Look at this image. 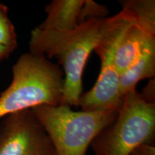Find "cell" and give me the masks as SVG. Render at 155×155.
I'll return each instance as SVG.
<instances>
[{
  "label": "cell",
  "instance_id": "1",
  "mask_svg": "<svg viewBox=\"0 0 155 155\" xmlns=\"http://www.w3.org/2000/svg\"><path fill=\"white\" fill-rule=\"evenodd\" d=\"M113 16L81 24L68 32L40 30L31 32L30 53L55 58L63 66L65 78L62 104L78 106L83 94V73L93 50L111 26ZM63 73V74H64Z\"/></svg>",
  "mask_w": 155,
  "mask_h": 155
},
{
  "label": "cell",
  "instance_id": "2",
  "mask_svg": "<svg viewBox=\"0 0 155 155\" xmlns=\"http://www.w3.org/2000/svg\"><path fill=\"white\" fill-rule=\"evenodd\" d=\"M63 72L43 55L22 54L12 67L10 85L0 95V119L42 105L62 104Z\"/></svg>",
  "mask_w": 155,
  "mask_h": 155
},
{
  "label": "cell",
  "instance_id": "3",
  "mask_svg": "<svg viewBox=\"0 0 155 155\" xmlns=\"http://www.w3.org/2000/svg\"><path fill=\"white\" fill-rule=\"evenodd\" d=\"M32 110L49 137L56 155H86L96 136L116 119L119 108L75 111L61 104L39 106Z\"/></svg>",
  "mask_w": 155,
  "mask_h": 155
},
{
  "label": "cell",
  "instance_id": "4",
  "mask_svg": "<svg viewBox=\"0 0 155 155\" xmlns=\"http://www.w3.org/2000/svg\"><path fill=\"white\" fill-rule=\"evenodd\" d=\"M155 104L147 103L137 91L123 96L116 119L92 141L95 155H130L144 144H154Z\"/></svg>",
  "mask_w": 155,
  "mask_h": 155
},
{
  "label": "cell",
  "instance_id": "5",
  "mask_svg": "<svg viewBox=\"0 0 155 155\" xmlns=\"http://www.w3.org/2000/svg\"><path fill=\"white\" fill-rule=\"evenodd\" d=\"M125 30L115 28L104 35L95 49L101 60V71L94 86L81 94L78 106L82 111H99L120 108L122 98L120 93V74L114 61V53Z\"/></svg>",
  "mask_w": 155,
  "mask_h": 155
},
{
  "label": "cell",
  "instance_id": "6",
  "mask_svg": "<svg viewBox=\"0 0 155 155\" xmlns=\"http://www.w3.org/2000/svg\"><path fill=\"white\" fill-rule=\"evenodd\" d=\"M0 155H56L32 109L9 114L0 121Z\"/></svg>",
  "mask_w": 155,
  "mask_h": 155
},
{
  "label": "cell",
  "instance_id": "7",
  "mask_svg": "<svg viewBox=\"0 0 155 155\" xmlns=\"http://www.w3.org/2000/svg\"><path fill=\"white\" fill-rule=\"evenodd\" d=\"M154 35L147 32L135 23L129 25L120 38L114 53V61L119 74L126 71L140 55Z\"/></svg>",
  "mask_w": 155,
  "mask_h": 155
},
{
  "label": "cell",
  "instance_id": "8",
  "mask_svg": "<svg viewBox=\"0 0 155 155\" xmlns=\"http://www.w3.org/2000/svg\"><path fill=\"white\" fill-rule=\"evenodd\" d=\"M84 0H53L45 7V19L40 30L68 32L78 25L79 13Z\"/></svg>",
  "mask_w": 155,
  "mask_h": 155
},
{
  "label": "cell",
  "instance_id": "9",
  "mask_svg": "<svg viewBox=\"0 0 155 155\" xmlns=\"http://www.w3.org/2000/svg\"><path fill=\"white\" fill-rule=\"evenodd\" d=\"M155 75V39L146 45L139 58L130 67L120 74V93L123 96L136 90L138 83L154 78Z\"/></svg>",
  "mask_w": 155,
  "mask_h": 155
},
{
  "label": "cell",
  "instance_id": "10",
  "mask_svg": "<svg viewBox=\"0 0 155 155\" xmlns=\"http://www.w3.org/2000/svg\"><path fill=\"white\" fill-rule=\"evenodd\" d=\"M122 9L129 12L136 24L149 33L155 35L154 0H124L119 1Z\"/></svg>",
  "mask_w": 155,
  "mask_h": 155
},
{
  "label": "cell",
  "instance_id": "11",
  "mask_svg": "<svg viewBox=\"0 0 155 155\" xmlns=\"http://www.w3.org/2000/svg\"><path fill=\"white\" fill-rule=\"evenodd\" d=\"M8 11L7 6L0 3V45L15 50L17 47V34L14 25L9 17Z\"/></svg>",
  "mask_w": 155,
  "mask_h": 155
},
{
  "label": "cell",
  "instance_id": "12",
  "mask_svg": "<svg viewBox=\"0 0 155 155\" xmlns=\"http://www.w3.org/2000/svg\"><path fill=\"white\" fill-rule=\"evenodd\" d=\"M108 13L109 11L106 6L93 0H84L79 13L78 25L88 21L106 18Z\"/></svg>",
  "mask_w": 155,
  "mask_h": 155
},
{
  "label": "cell",
  "instance_id": "13",
  "mask_svg": "<svg viewBox=\"0 0 155 155\" xmlns=\"http://www.w3.org/2000/svg\"><path fill=\"white\" fill-rule=\"evenodd\" d=\"M141 98L150 104H155V82L154 78H152L148 84L144 87L142 92L139 93Z\"/></svg>",
  "mask_w": 155,
  "mask_h": 155
},
{
  "label": "cell",
  "instance_id": "14",
  "mask_svg": "<svg viewBox=\"0 0 155 155\" xmlns=\"http://www.w3.org/2000/svg\"><path fill=\"white\" fill-rule=\"evenodd\" d=\"M130 155H155L154 144H144L135 149Z\"/></svg>",
  "mask_w": 155,
  "mask_h": 155
},
{
  "label": "cell",
  "instance_id": "15",
  "mask_svg": "<svg viewBox=\"0 0 155 155\" xmlns=\"http://www.w3.org/2000/svg\"><path fill=\"white\" fill-rule=\"evenodd\" d=\"M14 50V48L0 45V61H2V60L7 58Z\"/></svg>",
  "mask_w": 155,
  "mask_h": 155
}]
</instances>
